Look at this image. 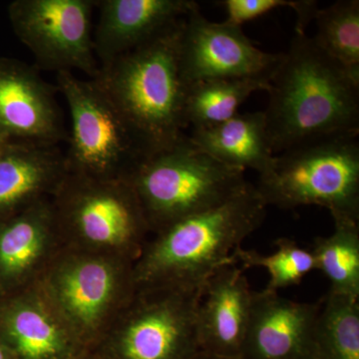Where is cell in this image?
Listing matches in <instances>:
<instances>
[{"label":"cell","instance_id":"6da1fadb","mask_svg":"<svg viewBox=\"0 0 359 359\" xmlns=\"http://www.w3.org/2000/svg\"><path fill=\"white\" fill-rule=\"evenodd\" d=\"M264 111L276 155L323 137L359 133V78L295 33L269 81Z\"/></svg>","mask_w":359,"mask_h":359},{"label":"cell","instance_id":"7a4b0ae2","mask_svg":"<svg viewBox=\"0 0 359 359\" xmlns=\"http://www.w3.org/2000/svg\"><path fill=\"white\" fill-rule=\"evenodd\" d=\"M266 205L254 184L205 211L174 222L149 238L134 264L137 289L201 290L233 250L257 230Z\"/></svg>","mask_w":359,"mask_h":359},{"label":"cell","instance_id":"3957f363","mask_svg":"<svg viewBox=\"0 0 359 359\" xmlns=\"http://www.w3.org/2000/svg\"><path fill=\"white\" fill-rule=\"evenodd\" d=\"M184 20L100 66L94 78L131 123L151 154L171 147L185 136L187 84L179 63Z\"/></svg>","mask_w":359,"mask_h":359},{"label":"cell","instance_id":"277c9868","mask_svg":"<svg viewBox=\"0 0 359 359\" xmlns=\"http://www.w3.org/2000/svg\"><path fill=\"white\" fill-rule=\"evenodd\" d=\"M63 247L136 263L151 237L127 179L69 173L50 198Z\"/></svg>","mask_w":359,"mask_h":359},{"label":"cell","instance_id":"5b68a950","mask_svg":"<svg viewBox=\"0 0 359 359\" xmlns=\"http://www.w3.org/2000/svg\"><path fill=\"white\" fill-rule=\"evenodd\" d=\"M359 133L304 142L276 155L254 184L266 207L318 205L332 219L359 222Z\"/></svg>","mask_w":359,"mask_h":359},{"label":"cell","instance_id":"8992f818","mask_svg":"<svg viewBox=\"0 0 359 359\" xmlns=\"http://www.w3.org/2000/svg\"><path fill=\"white\" fill-rule=\"evenodd\" d=\"M245 172L222 164L185 135L171 147L148 156L127 180L152 235L242 193L250 184Z\"/></svg>","mask_w":359,"mask_h":359},{"label":"cell","instance_id":"52a82bcc","mask_svg":"<svg viewBox=\"0 0 359 359\" xmlns=\"http://www.w3.org/2000/svg\"><path fill=\"white\" fill-rule=\"evenodd\" d=\"M37 283L80 346L91 351L137 290L133 263L67 247Z\"/></svg>","mask_w":359,"mask_h":359},{"label":"cell","instance_id":"ba28073f","mask_svg":"<svg viewBox=\"0 0 359 359\" xmlns=\"http://www.w3.org/2000/svg\"><path fill=\"white\" fill-rule=\"evenodd\" d=\"M56 87L70 113L68 172L106 179H127L151 155L147 146L95 80L62 71Z\"/></svg>","mask_w":359,"mask_h":359},{"label":"cell","instance_id":"9c48e42d","mask_svg":"<svg viewBox=\"0 0 359 359\" xmlns=\"http://www.w3.org/2000/svg\"><path fill=\"white\" fill-rule=\"evenodd\" d=\"M203 290L137 289L93 349L98 359H192Z\"/></svg>","mask_w":359,"mask_h":359},{"label":"cell","instance_id":"30bf717a","mask_svg":"<svg viewBox=\"0 0 359 359\" xmlns=\"http://www.w3.org/2000/svg\"><path fill=\"white\" fill-rule=\"evenodd\" d=\"M97 0H16L8 7L18 39L42 69L99 72L93 43Z\"/></svg>","mask_w":359,"mask_h":359},{"label":"cell","instance_id":"8fae6325","mask_svg":"<svg viewBox=\"0 0 359 359\" xmlns=\"http://www.w3.org/2000/svg\"><path fill=\"white\" fill-rule=\"evenodd\" d=\"M283 53L257 48L242 27L212 22L196 9L184 20L179 42V63L187 85L211 79L271 78Z\"/></svg>","mask_w":359,"mask_h":359},{"label":"cell","instance_id":"7c38bea8","mask_svg":"<svg viewBox=\"0 0 359 359\" xmlns=\"http://www.w3.org/2000/svg\"><path fill=\"white\" fill-rule=\"evenodd\" d=\"M57 91L33 66L0 57V140L55 146L67 141Z\"/></svg>","mask_w":359,"mask_h":359},{"label":"cell","instance_id":"4fadbf2b","mask_svg":"<svg viewBox=\"0 0 359 359\" xmlns=\"http://www.w3.org/2000/svg\"><path fill=\"white\" fill-rule=\"evenodd\" d=\"M321 302H301L254 292L240 359H316Z\"/></svg>","mask_w":359,"mask_h":359},{"label":"cell","instance_id":"5bb4252c","mask_svg":"<svg viewBox=\"0 0 359 359\" xmlns=\"http://www.w3.org/2000/svg\"><path fill=\"white\" fill-rule=\"evenodd\" d=\"M0 342L15 359H68L84 348L39 283L0 295Z\"/></svg>","mask_w":359,"mask_h":359},{"label":"cell","instance_id":"9a60e30c","mask_svg":"<svg viewBox=\"0 0 359 359\" xmlns=\"http://www.w3.org/2000/svg\"><path fill=\"white\" fill-rule=\"evenodd\" d=\"M51 200L0 221V295L34 285L62 249Z\"/></svg>","mask_w":359,"mask_h":359},{"label":"cell","instance_id":"2e32d148","mask_svg":"<svg viewBox=\"0 0 359 359\" xmlns=\"http://www.w3.org/2000/svg\"><path fill=\"white\" fill-rule=\"evenodd\" d=\"M93 32L99 67L146 43L184 20L199 4L193 0H98Z\"/></svg>","mask_w":359,"mask_h":359},{"label":"cell","instance_id":"e0dca14e","mask_svg":"<svg viewBox=\"0 0 359 359\" xmlns=\"http://www.w3.org/2000/svg\"><path fill=\"white\" fill-rule=\"evenodd\" d=\"M254 290L244 269L224 266L205 283L198 309L201 351L240 359Z\"/></svg>","mask_w":359,"mask_h":359},{"label":"cell","instance_id":"ac0fdd59","mask_svg":"<svg viewBox=\"0 0 359 359\" xmlns=\"http://www.w3.org/2000/svg\"><path fill=\"white\" fill-rule=\"evenodd\" d=\"M67 174L59 146L4 142L0 146V221L50 199Z\"/></svg>","mask_w":359,"mask_h":359},{"label":"cell","instance_id":"d6986e66","mask_svg":"<svg viewBox=\"0 0 359 359\" xmlns=\"http://www.w3.org/2000/svg\"><path fill=\"white\" fill-rule=\"evenodd\" d=\"M189 138L222 164L259 175L268 172L276 158L264 111L238 113L214 126L193 129Z\"/></svg>","mask_w":359,"mask_h":359},{"label":"cell","instance_id":"ffe728a7","mask_svg":"<svg viewBox=\"0 0 359 359\" xmlns=\"http://www.w3.org/2000/svg\"><path fill=\"white\" fill-rule=\"evenodd\" d=\"M269 82L262 79H211L187 85L184 102L186 128H205L226 121L252 94L268 91Z\"/></svg>","mask_w":359,"mask_h":359},{"label":"cell","instance_id":"44dd1931","mask_svg":"<svg viewBox=\"0 0 359 359\" xmlns=\"http://www.w3.org/2000/svg\"><path fill=\"white\" fill-rule=\"evenodd\" d=\"M334 231L314 240L316 269L330 283V292L359 299V222L334 219Z\"/></svg>","mask_w":359,"mask_h":359},{"label":"cell","instance_id":"7402d4cb","mask_svg":"<svg viewBox=\"0 0 359 359\" xmlns=\"http://www.w3.org/2000/svg\"><path fill=\"white\" fill-rule=\"evenodd\" d=\"M316 359H359V299L328 292L316 327Z\"/></svg>","mask_w":359,"mask_h":359},{"label":"cell","instance_id":"603a6c76","mask_svg":"<svg viewBox=\"0 0 359 359\" xmlns=\"http://www.w3.org/2000/svg\"><path fill=\"white\" fill-rule=\"evenodd\" d=\"M318 32L313 37L318 47L359 78V1L339 0L318 9Z\"/></svg>","mask_w":359,"mask_h":359},{"label":"cell","instance_id":"cb8c5ba5","mask_svg":"<svg viewBox=\"0 0 359 359\" xmlns=\"http://www.w3.org/2000/svg\"><path fill=\"white\" fill-rule=\"evenodd\" d=\"M275 244L276 250L268 256L238 247L231 255V263L233 266L242 264L243 269H266L269 276L266 289L273 292L299 285L309 273L316 269L313 252L299 247L294 240L278 238Z\"/></svg>","mask_w":359,"mask_h":359},{"label":"cell","instance_id":"d4e9b609","mask_svg":"<svg viewBox=\"0 0 359 359\" xmlns=\"http://www.w3.org/2000/svg\"><path fill=\"white\" fill-rule=\"evenodd\" d=\"M301 0H224L221 2L226 11L224 22L242 27L245 23L262 18L282 7L297 11Z\"/></svg>","mask_w":359,"mask_h":359},{"label":"cell","instance_id":"484cf974","mask_svg":"<svg viewBox=\"0 0 359 359\" xmlns=\"http://www.w3.org/2000/svg\"><path fill=\"white\" fill-rule=\"evenodd\" d=\"M68 359H98L91 349L82 348Z\"/></svg>","mask_w":359,"mask_h":359},{"label":"cell","instance_id":"4316f807","mask_svg":"<svg viewBox=\"0 0 359 359\" xmlns=\"http://www.w3.org/2000/svg\"><path fill=\"white\" fill-rule=\"evenodd\" d=\"M0 359H15L11 351L0 342Z\"/></svg>","mask_w":359,"mask_h":359},{"label":"cell","instance_id":"83f0119b","mask_svg":"<svg viewBox=\"0 0 359 359\" xmlns=\"http://www.w3.org/2000/svg\"><path fill=\"white\" fill-rule=\"evenodd\" d=\"M192 359H231V358H219V356L212 355V354L203 353V351H200L197 355L194 356Z\"/></svg>","mask_w":359,"mask_h":359},{"label":"cell","instance_id":"f1b7e54d","mask_svg":"<svg viewBox=\"0 0 359 359\" xmlns=\"http://www.w3.org/2000/svg\"><path fill=\"white\" fill-rule=\"evenodd\" d=\"M4 141H1V140H0V146H1V145H2V144H4Z\"/></svg>","mask_w":359,"mask_h":359}]
</instances>
